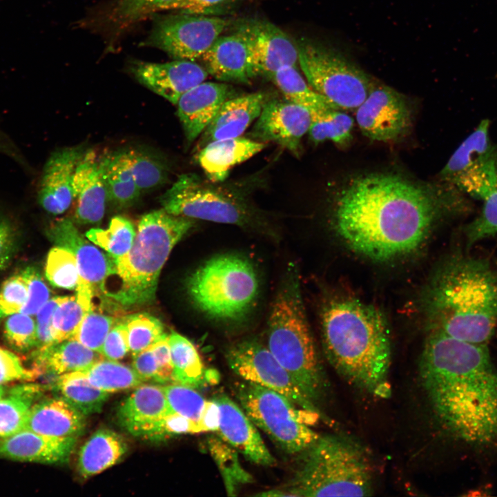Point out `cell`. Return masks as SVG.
<instances>
[{
	"label": "cell",
	"instance_id": "obj_1",
	"mask_svg": "<svg viewBox=\"0 0 497 497\" xmlns=\"http://www.w3.org/2000/svg\"><path fill=\"white\" fill-rule=\"evenodd\" d=\"M464 195L448 183L431 189L398 175H365L340 192L334 226L355 251L386 260L419 247L445 211L468 210Z\"/></svg>",
	"mask_w": 497,
	"mask_h": 497
},
{
	"label": "cell",
	"instance_id": "obj_2",
	"mask_svg": "<svg viewBox=\"0 0 497 497\" xmlns=\"http://www.w3.org/2000/svg\"><path fill=\"white\" fill-rule=\"evenodd\" d=\"M420 376L438 418L454 436L478 445L497 440V371L487 344L431 330Z\"/></svg>",
	"mask_w": 497,
	"mask_h": 497
},
{
	"label": "cell",
	"instance_id": "obj_3",
	"mask_svg": "<svg viewBox=\"0 0 497 497\" xmlns=\"http://www.w3.org/2000/svg\"><path fill=\"white\" fill-rule=\"evenodd\" d=\"M321 329L326 355L340 376L374 396H390V336L380 310L354 299L333 300L322 310Z\"/></svg>",
	"mask_w": 497,
	"mask_h": 497
},
{
	"label": "cell",
	"instance_id": "obj_4",
	"mask_svg": "<svg viewBox=\"0 0 497 497\" xmlns=\"http://www.w3.org/2000/svg\"><path fill=\"white\" fill-rule=\"evenodd\" d=\"M427 313L431 330L487 344L497 327V271L485 259L451 258L433 282Z\"/></svg>",
	"mask_w": 497,
	"mask_h": 497
},
{
	"label": "cell",
	"instance_id": "obj_5",
	"mask_svg": "<svg viewBox=\"0 0 497 497\" xmlns=\"http://www.w3.org/2000/svg\"><path fill=\"white\" fill-rule=\"evenodd\" d=\"M266 347L304 397L319 410L326 380L302 301L297 266L290 263L272 302Z\"/></svg>",
	"mask_w": 497,
	"mask_h": 497
},
{
	"label": "cell",
	"instance_id": "obj_6",
	"mask_svg": "<svg viewBox=\"0 0 497 497\" xmlns=\"http://www.w3.org/2000/svg\"><path fill=\"white\" fill-rule=\"evenodd\" d=\"M194 224V220L164 208L144 215L130 251L115 259V272L105 284L116 282L106 285L102 294L124 306L153 302L162 267L173 247Z\"/></svg>",
	"mask_w": 497,
	"mask_h": 497
},
{
	"label": "cell",
	"instance_id": "obj_7",
	"mask_svg": "<svg viewBox=\"0 0 497 497\" xmlns=\"http://www.w3.org/2000/svg\"><path fill=\"white\" fill-rule=\"evenodd\" d=\"M364 449L340 435L320 436L300 454L293 478L262 496H366L373 492V470Z\"/></svg>",
	"mask_w": 497,
	"mask_h": 497
},
{
	"label": "cell",
	"instance_id": "obj_8",
	"mask_svg": "<svg viewBox=\"0 0 497 497\" xmlns=\"http://www.w3.org/2000/svg\"><path fill=\"white\" fill-rule=\"evenodd\" d=\"M256 270L246 257L224 254L211 257L185 282L195 306L209 318L226 322L242 320L254 308L260 293Z\"/></svg>",
	"mask_w": 497,
	"mask_h": 497
},
{
	"label": "cell",
	"instance_id": "obj_9",
	"mask_svg": "<svg viewBox=\"0 0 497 497\" xmlns=\"http://www.w3.org/2000/svg\"><path fill=\"white\" fill-rule=\"evenodd\" d=\"M166 212L193 220L266 229L264 214L252 202L248 189L234 184L212 182L195 173L182 174L160 197Z\"/></svg>",
	"mask_w": 497,
	"mask_h": 497
},
{
	"label": "cell",
	"instance_id": "obj_10",
	"mask_svg": "<svg viewBox=\"0 0 497 497\" xmlns=\"http://www.w3.org/2000/svg\"><path fill=\"white\" fill-rule=\"evenodd\" d=\"M298 64L306 81L338 109L359 107L374 81L358 65L340 50L302 39L298 43Z\"/></svg>",
	"mask_w": 497,
	"mask_h": 497
},
{
	"label": "cell",
	"instance_id": "obj_11",
	"mask_svg": "<svg viewBox=\"0 0 497 497\" xmlns=\"http://www.w3.org/2000/svg\"><path fill=\"white\" fill-rule=\"evenodd\" d=\"M234 393L254 425L285 453L300 454L320 436L302 420L309 411L281 393L244 380L235 384Z\"/></svg>",
	"mask_w": 497,
	"mask_h": 497
},
{
	"label": "cell",
	"instance_id": "obj_12",
	"mask_svg": "<svg viewBox=\"0 0 497 497\" xmlns=\"http://www.w3.org/2000/svg\"><path fill=\"white\" fill-rule=\"evenodd\" d=\"M490 122L480 121L440 172V178L465 195L483 200L495 179L497 145L489 137Z\"/></svg>",
	"mask_w": 497,
	"mask_h": 497
},
{
	"label": "cell",
	"instance_id": "obj_13",
	"mask_svg": "<svg viewBox=\"0 0 497 497\" xmlns=\"http://www.w3.org/2000/svg\"><path fill=\"white\" fill-rule=\"evenodd\" d=\"M229 22L217 16L181 12L159 18L145 44L159 48L175 59H201Z\"/></svg>",
	"mask_w": 497,
	"mask_h": 497
},
{
	"label": "cell",
	"instance_id": "obj_14",
	"mask_svg": "<svg viewBox=\"0 0 497 497\" xmlns=\"http://www.w3.org/2000/svg\"><path fill=\"white\" fill-rule=\"evenodd\" d=\"M225 357L230 369L242 380L274 390L296 407L320 415V411L304 397L266 345L257 339L248 338L232 344Z\"/></svg>",
	"mask_w": 497,
	"mask_h": 497
},
{
	"label": "cell",
	"instance_id": "obj_15",
	"mask_svg": "<svg viewBox=\"0 0 497 497\" xmlns=\"http://www.w3.org/2000/svg\"><path fill=\"white\" fill-rule=\"evenodd\" d=\"M47 233L55 245L68 249L75 256L79 270L75 296L87 312L92 310L93 298L102 293L106 280L115 272V259L86 238L68 218L56 220Z\"/></svg>",
	"mask_w": 497,
	"mask_h": 497
},
{
	"label": "cell",
	"instance_id": "obj_16",
	"mask_svg": "<svg viewBox=\"0 0 497 497\" xmlns=\"http://www.w3.org/2000/svg\"><path fill=\"white\" fill-rule=\"evenodd\" d=\"M355 119L365 137L373 141L391 142L408 133L412 112L403 95L374 82L365 100L356 108Z\"/></svg>",
	"mask_w": 497,
	"mask_h": 497
},
{
	"label": "cell",
	"instance_id": "obj_17",
	"mask_svg": "<svg viewBox=\"0 0 497 497\" xmlns=\"http://www.w3.org/2000/svg\"><path fill=\"white\" fill-rule=\"evenodd\" d=\"M311 121V113L304 107L286 99H268L249 138L264 144L275 142L298 156L302 138L308 133Z\"/></svg>",
	"mask_w": 497,
	"mask_h": 497
},
{
	"label": "cell",
	"instance_id": "obj_18",
	"mask_svg": "<svg viewBox=\"0 0 497 497\" xmlns=\"http://www.w3.org/2000/svg\"><path fill=\"white\" fill-rule=\"evenodd\" d=\"M250 43L251 65L255 77H270L278 70L298 64V46L289 35L266 21L242 24Z\"/></svg>",
	"mask_w": 497,
	"mask_h": 497
},
{
	"label": "cell",
	"instance_id": "obj_19",
	"mask_svg": "<svg viewBox=\"0 0 497 497\" xmlns=\"http://www.w3.org/2000/svg\"><path fill=\"white\" fill-rule=\"evenodd\" d=\"M84 150L65 147L53 152L44 164L37 186L40 206L52 215L67 211L75 199L72 182L76 167Z\"/></svg>",
	"mask_w": 497,
	"mask_h": 497
},
{
	"label": "cell",
	"instance_id": "obj_20",
	"mask_svg": "<svg viewBox=\"0 0 497 497\" xmlns=\"http://www.w3.org/2000/svg\"><path fill=\"white\" fill-rule=\"evenodd\" d=\"M213 399L220 410V423L217 431L219 438L254 464L264 467L275 465V459L264 444L257 427L241 407L225 393H218Z\"/></svg>",
	"mask_w": 497,
	"mask_h": 497
},
{
	"label": "cell",
	"instance_id": "obj_21",
	"mask_svg": "<svg viewBox=\"0 0 497 497\" xmlns=\"http://www.w3.org/2000/svg\"><path fill=\"white\" fill-rule=\"evenodd\" d=\"M131 70L139 83L173 104L208 75L195 61L179 59L162 64L138 61Z\"/></svg>",
	"mask_w": 497,
	"mask_h": 497
},
{
	"label": "cell",
	"instance_id": "obj_22",
	"mask_svg": "<svg viewBox=\"0 0 497 497\" xmlns=\"http://www.w3.org/2000/svg\"><path fill=\"white\" fill-rule=\"evenodd\" d=\"M201 59L208 74L222 82L248 83L255 77L249 39L242 25L221 35Z\"/></svg>",
	"mask_w": 497,
	"mask_h": 497
},
{
	"label": "cell",
	"instance_id": "obj_23",
	"mask_svg": "<svg viewBox=\"0 0 497 497\" xmlns=\"http://www.w3.org/2000/svg\"><path fill=\"white\" fill-rule=\"evenodd\" d=\"M235 96L231 85L205 81L183 94L175 105L187 141L191 143L202 135L223 103Z\"/></svg>",
	"mask_w": 497,
	"mask_h": 497
},
{
	"label": "cell",
	"instance_id": "obj_24",
	"mask_svg": "<svg viewBox=\"0 0 497 497\" xmlns=\"http://www.w3.org/2000/svg\"><path fill=\"white\" fill-rule=\"evenodd\" d=\"M75 438H55L28 429L0 438V458L43 464L68 460L75 445Z\"/></svg>",
	"mask_w": 497,
	"mask_h": 497
},
{
	"label": "cell",
	"instance_id": "obj_25",
	"mask_svg": "<svg viewBox=\"0 0 497 497\" xmlns=\"http://www.w3.org/2000/svg\"><path fill=\"white\" fill-rule=\"evenodd\" d=\"M72 187L77 200V222L88 224L100 222L108 197L99 159L94 150L84 151L75 169Z\"/></svg>",
	"mask_w": 497,
	"mask_h": 497
},
{
	"label": "cell",
	"instance_id": "obj_26",
	"mask_svg": "<svg viewBox=\"0 0 497 497\" xmlns=\"http://www.w3.org/2000/svg\"><path fill=\"white\" fill-rule=\"evenodd\" d=\"M170 411L163 387L141 384L120 404L117 417L128 433L146 439L157 422Z\"/></svg>",
	"mask_w": 497,
	"mask_h": 497
},
{
	"label": "cell",
	"instance_id": "obj_27",
	"mask_svg": "<svg viewBox=\"0 0 497 497\" xmlns=\"http://www.w3.org/2000/svg\"><path fill=\"white\" fill-rule=\"evenodd\" d=\"M267 100L266 94L262 92L235 96L227 99L202 133L197 150L215 140L242 136L257 119Z\"/></svg>",
	"mask_w": 497,
	"mask_h": 497
},
{
	"label": "cell",
	"instance_id": "obj_28",
	"mask_svg": "<svg viewBox=\"0 0 497 497\" xmlns=\"http://www.w3.org/2000/svg\"><path fill=\"white\" fill-rule=\"evenodd\" d=\"M85 416L63 398H50L34 403L24 429L50 437L77 438L84 431Z\"/></svg>",
	"mask_w": 497,
	"mask_h": 497
},
{
	"label": "cell",
	"instance_id": "obj_29",
	"mask_svg": "<svg viewBox=\"0 0 497 497\" xmlns=\"http://www.w3.org/2000/svg\"><path fill=\"white\" fill-rule=\"evenodd\" d=\"M264 143L242 136L211 142L198 150L197 161L208 180L222 182L235 166L262 150Z\"/></svg>",
	"mask_w": 497,
	"mask_h": 497
},
{
	"label": "cell",
	"instance_id": "obj_30",
	"mask_svg": "<svg viewBox=\"0 0 497 497\" xmlns=\"http://www.w3.org/2000/svg\"><path fill=\"white\" fill-rule=\"evenodd\" d=\"M127 451V445L117 433L101 429L81 446L77 468L84 478L98 474L118 462Z\"/></svg>",
	"mask_w": 497,
	"mask_h": 497
},
{
	"label": "cell",
	"instance_id": "obj_31",
	"mask_svg": "<svg viewBox=\"0 0 497 497\" xmlns=\"http://www.w3.org/2000/svg\"><path fill=\"white\" fill-rule=\"evenodd\" d=\"M37 364L42 370H49L55 375L84 371L104 357L79 342L68 339L50 347L36 351Z\"/></svg>",
	"mask_w": 497,
	"mask_h": 497
},
{
	"label": "cell",
	"instance_id": "obj_32",
	"mask_svg": "<svg viewBox=\"0 0 497 497\" xmlns=\"http://www.w3.org/2000/svg\"><path fill=\"white\" fill-rule=\"evenodd\" d=\"M99 167L105 184L108 199L124 206L137 200L141 193L122 151L99 158Z\"/></svg>",
	"mask_w": 497,
	"mask_h": 497
},
{
	"label": "cell",
	"instance_id": "obj_33",
	"mask_svg": "<svg viewBox=\"0 0 497 497\" xmlns=\"http://www.w3.org/2000/svg\"><path fill=\"white\" fill-rule=\"evenodd\" d=\"M168 342L173 367V382L193 388L207 383V370L195 345L174 331L168 335Z\"/></svg>",
	"mask_w": 497,
	"mask_h": 497
},
{
	"label": "cell",
	"instance_id": "obj_34",
	"mask_svg": "<svg viewBox=\"0 0 497 497\" xmlns=\"http://www.w3.org/2000/svg\"><path fill=\"white\" fill-rule=\"evenodd\" d=\"M41 392L39 384H22L12 388L0 399V438L25 429L30 408Z\"/></svg>",
	"mask_w": 497,
	"mask_h": 497
},
{
	"label": "cell",
	"instance_id": "obj_35",
	"mask_svg": "<svg viewBox=\"0 0 497 497\" xmlns=\"http://www.w3.org/2000/svg\"><path fill=\"white\" fill-rule=\"evenodd\" d=\"M56 384L62 398L84 416L100 412L109 396L92 384L83 371L59 375Z\"/></svg>",
	"mask_w": 497,
	"mask_h": 497
},
{
	"label": "cell",
	"instance_id": "obj_36",
	"mask_svg": "<svg viewBox=\"0 0 497 497\" xmlns=\"http://www.w3.org/2000/svg\"><path fill=\"white\" fill-rule=\"evenodd\" d=\"M269 78L281 91L284 99L304 107L310 113L338 109L304 79L296 66L284 68Z\"/></svg>",
	"mask_w": 497,
	"mask_h": 497
},
{
	"label": "cell",
	"instance_id": "obj_37",
	"mask_svg": "<svg viewBox=\"0 0 497 497\" xmlns=\"http://www.w3.org/2000/svg\"><path fill=\"white\" fill-rule=\"evenodd\" d=\"M104 358L83 371L92 384L109 393L142 384V380L133 368Z\"/></svg>",
	"mask_w": 497,
	"mask_h": 497
},
{
	"label": "cell",
	"instance_id": "obj_38",
	"mask_svg": "<svg viewBox=\"0 0 497 497\" xmlns=\"http://www.w3.org/2000/svg\"><path fill=\"white\" fill-rule=\"evenodd\" d=\"M311 115L308 133L313 143L329 139L344 146L352 139L354 121L349 115L338 111V109H329L311 113Z\"/></svg>",
	"mask_w": 497,
	"mask_h": 497
},
{
	"label": "cell",
	"instance_id": "obj_39",
	"mask_svg": "<svg viewBox=\"0 0 497 497\" xmlns=\"http://www.w3.org/2000/svg\"><path fill=\"white\" fill-rule=\"evenodd\" d=\"M135 235L132 222L122 216L113 217L106 229L91 228L86 233V237L114 259L125 255L130 251Z\"/></svg>",
	"mask_w": 497,
	"mask_h": 497
},
{
	"label": "cell",
	"instance_id": "obj_40",
	"mask_svg": "<svg viewBox=\"0 0 497 497\" xmlns=\"http://www.w3.org/2000/svg\"><path fill=\"white\" fill-rule=\"evenodd\" d=\"M121 151L141 191L156 187L166 181L168 176L166 166L155 155L138 149Z\"/></svg>",
	"mask_w": 497,
	"mask_h": 497
},
{
	"label": "cell",
	"instance_id": "obj_41",
	"mask_svg": "<svg viewBox=\"0 0 497 497\" xmlns=\"http://www.w3.org/2000/svg\"><path fill=\"white\" fill-rule=\"evenodd\" d=\"M182 0H118L110 19L118 28H126L156 12L179 9Z\"/></svg>",
	"mask_w": 497,
	"mask_h": 497
},
{
	"label": "cell",
	"instance_id": "obj_42",
	"mask_svg": "<svg viewBox=\"0 0 497 497\" xmlns=\"http://www.w3.org/2000/svg\"><path fill=\"white\" fill-rule=\"evenodd\" d=\"M45 274L53 286L76 289L79 282V270L75 256L68 249L55 245L48 254Z\"/></svg>",
	"mask_w": 497,
	"mask_h": 497
},
{
	"label": "cell",
	"instance_id": "obj_43",
	"mask_svg": "<svg viewBox=\"0 0 497 497\" xmlns=\"http://www.w3.org/2000/svg\"><path fill=\"white\" fill-rule=\"evenodd\" d=\"M124 320L127 326L130 351L133 355L148 349L166 334L162 322L146 313L133 314Z\"/></svg>",
	"mask_w": 497,
	"mask_h": 497
},
{
	"label": "cell",
	"instance_id": "obj_44",
	"mask_svg": "<svg viewBox=\"0 0 497 497\" xmlns=\"http://www.w3.org/2000/svg\"><path fill=\"white\" fill-rule=\"evenodd\" d=\"M483 201L480 214L466 226L467 248L483 240L497 235V148L494 182L489 193Z\"/></svg>",
	"mask_w": 497,
	"mask_h": 497
},
{
	"label": "cell",
	"instance_id": "obj_45",
	"mask_svg": "<svg viewBox=\"0 0 497 497\" xmlns=\"http://www.w3.org/2000/svg\"><path fill=\"white\" fill-rule=\"evenodd\" d=\"M209 449L222 471L225 485L231 494L240 487L252 480L251 476L240 466L236 450L222 439L212 438L208 441Z\"/></svg>",
	"mask_w": 497,
	"mask_h": 497
},
{
	"label": "cell",
	"instance_id": "obj_46",
	"mask_svg": "<svg viewBox=\"0 0 497 497\" xmlns=\"http://www.w3.org/2000/svg\"><path fill=\"white\" fill-rule=\"evenodd\" d=\"M163 390L170 409L187 418L198 427L206 402L204 397L195 388L176 382L164 387Z\"/></svg>",
	"mask_w": 497,
	"mask_h": 497
},
{
	"label": "cell",
	"instance_id": "obj_47",
	"mask_svg": "<svg viewBox=\"0 0 497 497\" xmlns=\"http://www.w3.org/2000/svg\"><path fill=\"white\" fill-rule=\"evenodd\" d=\"M117 321L113 316L97 313L92 309L86 312L70 339L75 340L99 353L108 333Z\"/></svg>",
	"mask_w": 497,
	"mask_h": 497
},
{
	"label": "cell",
	"instance_id": "obj_48",
	"mask_svg": "<svg viewBox=\"0 0 497 497\" xmlns=\"http://www.w3.org/2000/svg\"><path fill=\"white\" fill-rule=\"evenodd\" d=\"M3 332L6 342L17 351L36 347L37 327L32 315L20 312L6 316Z\"/></svg>",
	"mask_w": 497,
	"mask_h": 497
},
{
	"label": "cell",
	"instance_id": "obj_49",
	"mask_svg": "<svg viewBox=\"0 0 497 497\" xmlns=\"http://www.w3.org/2000/svg\"><path fill=\"white\" fill-rule=\"evenodd\" d=\"M86 312L76 296H66L56 308L52 318V335L55 343L70 339Z\"/></svg>",
	"mask_w": 497,
	"mask_h": 497
},
{
	"label": "cell",
	"instance_id": "obj_50",
	"mask_svg": "<svg viewBox=\"0 0 497 497\" xmlns=\"http://www.w3.org/2000/svg\"><path fill=\"white\" fill-rule=\"evenodd\" d=\"M28 298L22 271L6 279L0 286V318L22 311Z\"/></svg>",
	"mask_w": 497,
	"mask_h": 497
},
{
	"label": "cell",
	"instance_id": "obj_51",
	"mask_svg": "<svg viewBox=\"0 0 497 497\" xmlns=\"http://www.w3.org/2000/svg\"><path fill=\"white\" fill-rule=\"evenodd\" d=\"M41 373L35 367H25L17 355L0 347V384L14 381H33Z\"/></svg>",
	"mask_w": 497,
	"mask_h": 497
},
{
	"label": "cell",
	"instance_id": "obj_52",
	"mask_svg": "<svg viewBox=\"0 0 497 497\" xmlns=\"http://www.w3.org/2000/svg\"><path fill=\"white\" fill-rule=\"evenodd\" d=\"M28 286V298L21 313L35 316L50 299V290L39 273L32 267L22 271Z\"/></svg>",
	"mask_w": 497,
	"mask_h": 497
},
{
	"label": "cell",
	"instance_id": "obj_53",
	"mask_svg": "<svg viewBox=\"0 0 497 497\" xmlns=\"http://www.w3.org/2000/svg\"><path fill=\"white\" fill-rule=\"evenodd\" d=\"M195 433H199L197 425L179 413L170 411L157 422L146 439L161 440L173 436Z\"/></svg>",
	"mask_w": 497,
	"mask_h": 497
},
{
	"label": "cell",
	"instance_id": "obj_54",
	"mask_svg": "<svg viewBox=\"0 0 497 497\" xmlns=\"http://www.w3.org/2000/svg\"><path fill=\"white\" fill-rule=\"evenodd\" d=\"M65 297L50 298L36 313V351H41L55 344L52 335V318L56 308Z\"/></svg>",
	"mask_w": 497,
	"mask_h": 497
},
{
	"label": "cell",
	"instance_id": "obj_55",
	"mask_svg": "<svg viewBox=\"0 0 497 497\" xmlns=\"http://www.w3.org/2000/svg\"><path fill=\"white\" fill-rule=\"evenodd\" d=\"M129 351L127 326L124 320L117 321L108 333L99 353L106 359L117 361Z\"/></svg>",
	"mask_w": 497,
	"mask_h": 497
},
{
	"label": "cell",
	"instance_id": "obj_56",
	"mask_svg": "<svg viewBox=\"0 0 497 497\" xmlns=\"http://www.w3.org/2000/svg\"><path fill=\"white\" fill-rule=\"evenodd\" d=\"M241 0H182L179 10L183 13L217 16L226 12Z\"/></svg>",
	"mask_w": 497,
	"mask_h": 497
},
{
	"label": "cell",
	"instance_id": "obj_57",
	"mask_svg": "<svg viewBox=\"0 0 497 497\" xmlns=\"http://www.w3.org/2000/svg\"><path fill=\"white\" fill-rule=\"evenodd\" d=\"M16 246V228L10 220L0 214V271L11 260Z\"/></svg>",
	"mask_w": 497,
	"mask_h": 497
},
{
	"label": "cell",
	"instance_id": "obj_58",
	"mask_svg": "<svg viewBox=\"0 0 497 497\" xmlns=\"http://www.w3.org/2000/svg\"><path fill=\"white\" fill-rule=\"evenodd\" d=\"M133 356L132 368L142 381L161 383L158 363L150 348Z\"/></svg>",
	"mask_w": 497,
	"mask_h": 497
},
{
	"label": "cell",
	"instance_id": "obj_59",
	"mask_svg": "<svg viewBox=\"0 0 497 497\" xmlns=\"http://www.w3.org/2000/svg\"><path fill=\"white\" fill-rule=\"evenodd\" d=\"M149 348L153 351L157 361L161 383L173 382V367L168 335L166 334Z\"/></svg>",
	"mask_w": 497,
	"mask_h": 497
},
{
	"label": "cell",
	"instance_id": "obj_60",
	"mask_svg": "<svg viewBox=\"0 0 497 497\" xmlns=\"http://www.w3.org/2000/svg\"><path fill=\"white\" fill-rule=\"evenodd\" d=\"M220 423V410L217 402L212 398L206 400L198 427L200 432L217 431Z\"/></svg>",
	"mask_w": 497,
	"mask_h": 497
},
{
	"label": "cell",
	"instance_id": "obj_61",
	"mask_svg": "<svg viewBox=\"0 0 497 497\" xmlns=\"http://www.w3.org/2000/svg\"><path fill=\"white\" fill-rule=\"evenodd\" d=\"M0 154L8 155L23 167H28L26 160L11 139L0 130Z\"/></svg>",
	"mask_w": 497,
	"mask_h": 497
},
{
	"label": "cell",
	"instance_id": "obj_62",
	"mask_svg": "<svg viewBox=\"0 0 497 497\" xmlns=\"http://www.w3.org/2000/svg\"><path fill=\"white\" fill-rule=\"evenodd\" d=\"M5 395L4 388L0 384V399Z\"/></svg>",
	"mask_w": 497,
	"mask_h": 497
}]
</instances>
